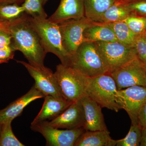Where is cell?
I'll return each instance as SVG.
<instances>
[{
	"instance_id": "cell-1",
	"label": "cell",
	"mask_w": 146,
	"mask_h": 146,
	"mask_svg": "<svg viewBox=\"0 0 146 146\" xmlns=\"http://www.w3.org/2000/svg\"><path fill=\"white\" fill-rule=\"evenodd\" d=\"M9 31L12 36L11 46L14 50L21 52L31 65L44 66L47 53L38 35L29 23L27 13L9 22Z\"/></svg>"
},
{
	"instance_id": "cell-2",
	"label": "cell",
	"mask_w": 146,
	"mask_h": 146,
	"mask_svg": "<svg viewBox=\"0 0 146 146\" xmlns=\"http://www.w3.org/2000/svg\"><path fill=\"white\" fill-rule=\"evenodd\" d=\"M27 18L47 53L53 54L59 58L61 64L70 66L71 56L63 47L58 24L47 18H33L28 14Z\"/></svg>"
},
{
	"instance_id": "cell-3",
	"label": "cell",
	"mask_w": 146,
	"mask_h": 146,
	"mask_svg": "<svg viewBox=\"0 0 146 146\" xmlns=\"http://www.w3.org/2000/svg\"><path fill=\"white\" fill-rule=\"evenodd\" d=\"M70 66L90 78L109 72L94 42H84L80 45L71 58Z\"/></svg>"
},
{
	"instance_id": "cell-4",
	"label": "cell",
	"mask_w": 146,
	"mask_h": 146,
	"mask_svg": "<svg viewBox=\"0 0 146 146\" xmlns=\"http://www.w3.org/2000/svg\"><path fill=\"white\" fill-rule=\"evenodd\" d=\"M54 74L61 94L65 99L75 102L86 96L89 78L80 71L60 63L56 66Z\"/></svg>"
},
{
	"instance_id": "cell-5",
	"label": "cell",
	"mask_w": 146,
	"mask_h": 146,
	"mask_svg": "<svg viewBox=\"0 0 146 146\" xmlns=\"http://www.w3.org/2000/svg\"><path fill=\"white\" fill-rule=\"evenodd\" d=\"M118 89L109 73L89 78L86 96L100 106L115 112L121 109L117 102Z\"/></svg>"
},
{
	"instance_id": "cell-6",
	"label": "cell",
	"mask_w": 146,
	"mask_h": 146,
	"mask_svg": "<svg viewBox=\"0 0 146 146\" xmlns=\"http://www.w3.org/2000/svg\"><path fill=\"white\" fill-rule=\"evenodd\" d=\"M95 43L109 72L137 58L133 47L127 46L119 41Z\"/></svg>"
},
{
	"instance_id": "cell-7",
	"label": "cell",
	"mask_w": 146,
	"mask_h": 146,
	"mask_svg": "<svg viewBox=\"0 0 146 146\" xmlns=\"http://www.w3.org/2000/svg\"><path fill=\"white\" fill-rule=\"evenodd\" d=\"M118 90L135 86L146 87V74L143 62L138 58L109 72Z\"/></svg>"
},
{
	"instance_id": "cell-8",
	"label": "cell",
	"mask_w": 146,
	"mask_h": 146,
	"mask_svg": "<svg viewBox=\"0 0 146 146\" xmlns=\"http://www.w3.org/2000/svg\"><path fill=\"white\" fill-rule=\"evenodd\" d=\"M32 130L41 133L48 146H74L79 137L85 131L83 127L60 129L53 127L46 121L31 125Z\"/></svg>"
},
{
	"instance_id": "cell-9",
	"label": "cell",
	"mask_w": 146,
	"mask_h": 146,
	"mask_svg": "<svg viewBox=\"0 0 146 146\" xmlns=\"http://www.w3.org/2000/svg\"><path fill=\"white\" fill-rule=\"evenodd\" d=\"M94 23L86 17L72 19L58 24L64 48L72 56L84 41L83 33L87 27Z\"/></svg>"
},
{
	"instance_id": "cell-10",
	"label": "cell",
	"mask_w": 146,
	"mask_h": 146,
	"mask_svg": "<svg viewBox=\"0 0 146 146\" xmlns=\"http://www.w3.org/2000/svg\"><path fill=\"white\" fill-rule=\"evenodd\" d=\"M17 62L26 68L34 80V86L45 96H52L64 98L61 94L54 73L51 70L45 66H33L22 60H17Z\"/></svg>"
},
{
	"instance_id": "cell-11",
	"label": "cell",
	"mask_w": 146,
	"mask_h": 146,
	"mask_svg": "<svg viewBox=\"0 0 146 146\" xmlns=\"http://www.w3.org/2000/svg\"><path fill=\"white\" fill-rule=\"evenodd\" d=\"M117 102L129 116L132 124H138V116L146 102V87L135 86L118 90Z\"/></svg>"
},
{
	"instance_id": "cell-12",
	"label": "cell",
	"mask_w": 146,
	"mask_h": 146,
	"mask_svg": "<svg viewBox=\"0 0 146 146\" xmlns=\"http://www.w3.org/2000/svg\"><path fill=\"white\" fill-rule=\"evenodd\" d=\"M48 123L53 127L58 129H73L83 127L85 117L80 100L72 103L61 114Z\"/></svg>"
},
{
	"instance_id": "cell-13",
	"label": "cell",
	"mask_w": 146,
	"mask_h": 146,
	"mask_svg": "<svg viewBox=\"0 0 146 146\" xmlns=\"http://www.w3.org/2000/svg\"><path fill=\"white\" fill-rule=\"evenodd\" d=\"M34 85L25 94L11 103L5 108L0 110V123L12 121L21 115L25 108L35 100L45 97Z\"/></svg>"
},
{
	"instance_id": "cell-14",
	"label": "cell",
	"mask_w": 146,
	"mask_h": 146,
	"mask_svg": "<svg viewBox=\"0 0 146 146\" xmlns=\"http://www.w3.org/2000/svg\"><path fill=\"white\" fill-rule=\"evenodd\" d=\"M85 117L84 128L85 131L108 130L105 123L102 108L95 101L85 96L80 100Z\"/></svg>"
},
{
	"instance_id": "cell-15",
	"label": "cell",
	"mask_w": 146,
	"mask_h": 146,
	"mask_svg": "<svg viewBox=\"0 0 146 146\" xmlns=\"http://www.w3.org/2000/svg\"><path fill=\"white\" fill-rule=\"evenodd\" d=\"M85 16L84 0H60L57 9L48 19L51 22L59 24Z\"/></svg>"
},
{
	"instance_id": "cell-16",
	"label": "cell",
	"mask_w": 146,
	"mask_h": 146,
	"mask_svg": "<svg viewBox=\"0 0 146 146\" xmlns=\"http://www.w3.org/2000/svg\"><path fill=\"white\" fill-rule=\"evenodd\" d=\"M72 103L63 98L46 96L42 108L32 122L31 125L47 120L53 119L67 109Z\"/></svg>"
},
{
	"instance_id": "cell-17",
	"label": "cell",
	"mask_w": 146,
	"mask_h": 146,
	"mask_svg": "<svg viewBox=\"0 0 146 146\" xmlns=\"http://www.w3.org/2000/svg\"><path fill=\"white\" fill-rule=\"evenodd\" d=\"M83 38L84 42L118 41L113 30L108 24L95 22L85 29Z\"/></svg>"
},
{
	"instance_id": "cell-18",
	"label": "cell",
	"mask_w": 146,
	"mask_h": 146,
	"mask_svg": "<svg viewBox=\"0 0 146 146\" xmlns=\"http://www.w3.org/2000/svg\"><path fill=\"white\" fill-rule=\"evenodd\" d=\"M117 140L110 135L108 130L85 131L79 137L74 146H115Z\"/></svg>"
},
{
	"instance_id": "cell-19",
	"label": "cell",
	"mask_w": 146,
	"mask_h": 146,
	"mask_svg": "<svg viewBox=\"0 0 146 146\" xmlns=\"http://www.w3.org/2000/svg\"><path fill=\"white\" fill-rule=\"evenodd\" d=\"M131 14L125 5L116 2L103 13L97 23L106 24L123 21Z\"/></svg>"
},
{
	"instance_id": "cell-20",
	"label": "cell",
	"mask_w": 146,
	"mask_h": 146,
	"mask_svg": "<svg viewBox=\"0 0 146 146\" xmlns=\"http://www.w3.org/2000/svg\"><path fill=\"white\" fill-rule=\"evenodd\" d=\"M85 16L97 22L105 11L116 2V0H84Z\"/></svg>"
},
{
	"instance_id": "cell-21",
	"label": "cell",
	"mask_w": 146,
	"mask_h": 146,
	"mask_svg": "<svg viewBox=\"0 0 146 146\" xmlns=\"http://www.w3.org/2000/svg\"><path fill=\"white\" fill-rule=\"evenodd\" d=\"M108 25L113 30L118 41L127 46L133 47L138 35L130 29L124 21H119Z\"/></svg>"
},
{
	"instance_id": "cell-22",
	"label": "cell",
	"mask_w": 146,
	"mask_h": 146,
	"mask_svg": "<svg viewBox=\"0 0 146 146\" xmlns=\"http://www.w3.org/2000/svg\"><path fill=\"white\" fill-rule=\"evenodd\" d=\"M25 13L22 5L12 4L0 5V20L10 22L22 17Z\"/></svg>"
},
{
	"instance_id": "cell-23",
	"label": "cell",
	"mask_w": 146,
	"mask_h": 146,
	"mask_svg": "<svg viewBox=\"0 0 146 146\" xmlns=\"http://www.w3.org/2000/svg\"><path fill=\"white\" fill-rule=\"evenodd\" d=\"M142 128L138 124H132L125 138L117 140V146H140Z\"/></svg>"
},
{
	"instance_id": "cell-24",
	"label": "cell",
	"mask_w": 146,
	"mask_h": 146,
	"mask_svg": "<svg viewBox=\"0 0 146 146\" xmlns=\"http://www.w3.org/2000/svg\"><path fill=\"white\" fill-rule=\"evenodd\" d=\"M12 121L2 124L0 137V146H24L15 136L11 127Z\"/></svg>"
},
{
	"instance_id": "cell-25",
	"label": "cell",
	"mask_w": 146,
	"mask_h": 146,
	"mask_svg": "<svg viewBox=\"0 0 146 146\" xmlns=\"http://www.w3.org/2000/svg\"><path fill=\"white\" fill-rule=\"evenodd\" d=\"M25 13L33 18H47V15L43 8L41 0H25L22 4Z\"/></svg>"
},
{
	"instance_id": "cell-26",
	"label": "cell",
	"mask_w": 146,
	"mask_h": 146,
	"mask_svg": "<svg viewBox=\"0 0 146 146\" xmlns=\"http://www.w3.org/2000/svg\"><path fill=\"white\" fill-rule=\"evenodd\" d=\"M136 35H142L146 32V16L131 14L123 21Z\"/></svg>"
},
{
	"instance_id": "cell-27",
	"label": "cell",
	"mask_w": 146,
	"mask_h": 146,
	"mask_svg": "<svg viewBox=\"0 0 146 146\" xmlns=\"http://www.w3.org/2000/svg\"><path fill=\"white\" fill-rule=\"evenodd\" d=\"M137 58L142 62H146V38L143 35H139L133 46Z\"/></svg>"
},
{
	"instance_id": "cell-28",
	"label": "cell",
	"mask_w": 146,
	"mask_h": 146,
	"mask_svg": "<svg viewBox=\"0 0 146 146\" xmlns=\"http://www.w3.org/2000/svg\"><path fill=\"white\" fill-rule=\"evenodd\" d=\"M125 5L131 14L146 16V0H133Z\"/></svg>"
},
{
	"instance_id": "cell-29",
	"label": "cell",
	"mask_w": 146,
	"mask_h": 146,
	"mask_svg": "<svg viewBox=\"0 0 146 146\" xmlns=\"http://www.w3.org/2000/svg\"><path fill=\"white\" fill-rule=\"evenodd\" d=\"M15 51L11 46L0 49V64L8 63L13 59Z\"/></svg>"
},
{
	"instance_id": "cell-30",
	"label": "cell",
	"mask_w": 146,
	"mask_h": 146,
	"mask_svg": "<svg viewBox=\"0 0 146 146\" xmlns=\"http://www.w3.org/2000/svg\"><path fill=\"white\" fill-rule=\"evenodd\" d=\"M12 36L8 32L0 31V49L11 46Z\"/></svg>"
},
{
	"instance_id": "cell-31",
	"label": "cell",
	"mask_w": 146,
	"mask_h": 146,
	"mask_svg": "<svg viewBox=\"0 0 146 146\" xmlns=\"http://www.w3.org/2000/svg\"><path fill=\"white\" fill-rule=\"evenodd\" d=\"M138 124L141 127H146V102L141 108L138 116Z\"/></svg>"
},
{
	"instance_id": "cell-32",
	"label": "cell",
	"mask_w": 146,
	"mask_h": 146,
	"mask_svg": "<svg viewBox=\"0 0 146 146\" xmlns=\"http://www.w3.org/2000/svg\"><path fill=\"white\" fill-rule=\"evenodd\" d=\"M25 0H0V5L6 4H16L21 5Z\"/></svg>"
},
{
	"instance_id": "cell-33",
	"label": "cell",
	"mask_w": 146,
	"mask_h": 146,
	"mask_svg": "<svg viewBox=\"0 0 146 146\" xmlns=\"http://www.w3.org/2000/svg\"><path fill=\"white\" fill-rule=\"evenodd\" d=\"M9 22L0 20V31H3L9 33Z\"/></svg>"
},
{
	"instance_id": "cell-34",
	"label": "cell",
	"mask_w": 146,
	"mask_h": 146,
	"mask_svg": "<svg viewBox=\"0 0 146 146\" xmlns=\"http://www.w3.org/2000/svg\"><path fill=\"white\" fill-rule=\"evenodd\" d=\"M140 146H146V127L142 128V135Z\"/></svg>"
},
{
	"instance_id": "cell-35",
	"label": "cell",
	"mask_w": 146,
	"mask_h": 146,
	"mask_svg": "<svg viewBox=\"0 0 146 146\" xmlns=\"http://www.w3.org/2000/svg\"><path fill=\"white\" fill-rule=\"evenodd\" d=\"M133 1V0H118L116 1H117V2L119 3L122 4H125L130 3V2Z\"/></svg>"
},
{
	"instance_id": "cell-36",
	"label": "cell",
	"mask_w": 146,
	"mask_h": 146,
	"mask_svg": "<svg viewBox=\"0 0 146 146\" xmlns=\"http://www.w3.org/2000/svg\"><path fill=\"white\" fill-rule=\"evenodd\" d=\"M41 1H42V2L43 3L44 5L46 3L48 0H41Z\"/></svg>"
},
{
	"instance_id": "cell-37",
	"label": "cell",
	"mask_w": 146,
	"mask_h": 146,
	"mask_svg": "<svg viewBox=\"0 0 146 146\" xmlns=\"http://www.w3.org/2000/svg\"><path fill=\"white\" fill-rule=\"evenodd\" d=\"M143 64L144 68H145V71L146 74V62H144V63H143Z\"/></svg>"
},
{
	"instance_id": "cell-38",
	"label": "cell",
	"mask_w": 146,
	"mask_h": 146,
	"mask_svg": "<svg viewBox=\"0 0 146 146\" xmlns=\"http://www.w3.org/2000/svg\"><path fill=\"white\" fill-rule=\"evenodd\" d=\"M2 127V124L0 123V137H1V132Z\"/></svg>"
},
{
	"instance_id": "cell-39",
	"label": "cell",
	"mask_w": 146,
	"mask_h": 146,
	"mask_svg": "<svg viewBox=\"0 0 146 146\" xmlns=\"http://www.w3.org/2000/svg\"><path fill=\"white\" fill-rule=\"evenodd\" d=\"M143 35V36H145V37L146 38V32L145 33V34H144V35Z\"/></svg>"
},
{
	"instance_id": "cell-40",
	"label": "cell",
	"mask_w": 146,
	"mask_h": 146,
	"mask_svg": "<svg viewBox=\"0 0 146 146\" xmlns=\"http://www.w3.org/2000/svg\"><path fill=\"white\" fill-rule=\"evenodd\" d=\"M116 1H118V0H116Z\"/></svg>"
}]
</instances>
